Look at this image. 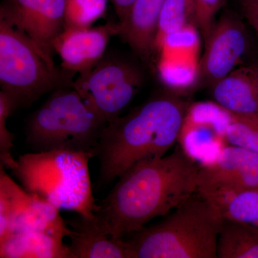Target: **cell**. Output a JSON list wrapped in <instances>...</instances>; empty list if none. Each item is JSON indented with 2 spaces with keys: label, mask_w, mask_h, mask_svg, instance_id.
I'll return each mask as SVG.
<instances>
[{
  "label": "cell",
  "mask_w": 258,
  "mask_h": 258,
  "mask_svg": "<svg viewBox=\"0 0 258 258\" xmlns=\"http://www.w3.org/2000/svg\"><path fill=\"white\" fill-rule=\"evenodd\" d=\"M201 166L179 146L168 155L140 161L118 178L88 220L102 233L123 238L195 195Z\"/></svg>",
  "instance_id": "6da1fadb"
},
{
  "label": "cell",
  "mask_w": 258,
  "mask_h": 258,
  "mask_svg": "<svg viewBox=\"0 0 258 258\" xmlns=\"http://www.w3.org/2000/svg\"><path fill=\"white\" fill-rule=\"evenodd\" d=\"M188 106L174 95L159 94L108 123L94 152L100 163L99 186L140 161L165 156L179 139Z\"/></svg>",
  "instance_id": "7a4b0ae2"
},
{
  "label": "cell",
  "mask_w": 258,
  "mask_h": 258,
  "mask_svg": "<svg viewBox=\"0 0 258 258\" xmlns=\"http://www.w3.org/2000/svg\"><path fill=\"white\" fill-rule=\"evenodd\" d=\"M222 217L197 191L161 221L123 237L132 258H217Z\"/></svg>",
  "instance_id": "3957f363"
},
{
  "label": "cell",
  "mask_w": 258,
  "mask_h": 258,
  "mask_svg": "<svg viewBox=\"0 0 258 258\" xmlns=\"http://www.w3.org/2000/svg\"><path fill=\"white\" fill-rule=\"evenodd\" d=\"M88 153L57 149L27 153L17 159L13 174L24 189L58 210L93 219L98 205L93 195Z\"/></svg>",
  "instance_id": "277c9868"
},
{
  "label": "cell",
  "mask_w": 258,
  "mask_h": 258,
  "mask_svg": "<svg viewBox=\"0 0 258 258\" xmlns=\"http://www.w3.org/2000/svg\"><path fill=\"white\" fill-rule=\"evenodd\" d=\"M106 125L74 88H59L28 118L26 142L32 152L64 149L94 157Z\"/></svg>",
  "instance_id": "5b68a950"
},
{
  "label": "cell",
  "mask_w": 258,
  "mask_h": 258,
  "mask_svg": "<svg viewBox=\"0 0 258 258\" xmlns=\"http://www.w3.org/2000/svg\"><path fill=\"white\" fill-rule=\"evenodd\" d=\"M76 74L57 67L26 35L0 18V86L18 109L59 88H73Z\"/></svg>",
  "instance_id": "8992f818"
},
{
  "label": "cell",
  "mask_w": 258,
  "mask_h": 258,
  "mask_svg": "<svg viewBox=\"0 0 258 258\" xmlns=\"http://www.w3.org/2000/svg\"><path fill=\"white\" fill-rule=\"evenodd\" d=\"M144 82L139 66L118 56L105 55L91 71L80 74L73 88L107 125L120 116Z\"/></svg>",
  "instance_id": "52a82bcc"
},
{
  "label": "cell",
  "mask_w": 258,
  "mask_h": 258,
  "mask_svg": "<svg viewBox=\"0 0 258 258\" xmlns=\"http://www.w3.org/2000/svg\"><path fill=\"white\" fill-rule=\"evenodd\" d=\"M66 0H3L0 18L32 40L47 60H53V42L64 29Z\"/></svg>",
  "instance_id": "ba28073f"
},
{
  "label": "cell",
  "mask_w": 258,
  "mask_h": 258,
  "mask_svg": "<svg viewBox=\"0 0 258 258\" xmlns=\"http://www.w3.org/2000/svg\"><path fill=\"white\" fill-rule=\"evenodd\" d=\"M205 44L199 81L212 87L240 63L249 48L248 34L240 19L225 13L215 22Z\"/></svg>",
  "instance_id": "9c48e42d"
},
{
  "label": "cell",
  "mask_w": 258,
  "mask_h": 258,
  "mask_svg": "<svg viewBox=\"0 0 258 258\" xmlns=\"http://www.w3.org/2000/svg\"><path fill=\"white\" fill-rule=\"evenodd\" d=\"M258 188V153L229 145L222 148L212 162L202 165L199 192L220 189Z\"/></svg>",
  "instance_id": "30bf717a"
},
{
  "label": "cell",
  "mask_w": 258,
  "mask_h": 258,
  "mask_svg": "<svg viewBox=\"0 0 258 258\" xmlns=\"http://www.w3.org/2000/svg\"><path fill=\"white\" fill-rule=\"evenodd\" d=\"M117 35V23L89 28H64L53 42L64 69L83 74L92 70L106 53L110 38Z\"/></svg>",
  "instance_id": "8fae6325"
},
{
  "label": "cell",
  "mask_w": 258,
  "mask_h": 258,
  "mask_svg": "<svg viewBox=\"0 0 258 258\" xmlns=\"http://www.w3.org/2000/svg\"><path fill=\"white\" fill-rule=\"evenodd\" d=\"M164 0H135L123 20L117 23V35L142 60L149 61L157 50L159 20Z\"/></svg>",
  "instance_id": "7c38bea8"
},
{
  "label": "cell",
  "mask_w": 258,
  "mask_h": 258,
  "mask_svg": "<svg viewBox=\"0 0 258 258\" xmlns=\"http://www.w3.org/2000/svg\"><path fill=\"white\" fill-rule=\"evenodd\" d=\"M212 88L215 103L231 113H258V62L234 70Z\"/></svg>",
  "instance_id": "4fadbf2b"
},
{
  "label": "cell",
  "mask_w": 258,
  "mask_h": 258,
  "mask_svg": "<svg viewBox=\"0 0 258 258\" xmlns=\"http://www.w3.org/2000/svg\"><path fill=\"white\" fill-rule=\"evenodd\" d=\"M71 226V258H132L124 240L113 239L95 228L88 219L67 222Z\"/></svg>",
  "instance_id": "5bb4252c"
},
{
  "label": "cell",
  "mask_w": 258,
  "mask_h": 258,
  "mask_svg": "<svg viewBox=\"0 0 258 258\" xmlns=\"http://www.w3.org/2000/svg\"><path fill=\"white\" fill-rule=\"evenodd\" d=\"M62 240L38 231H15L0 240V257L71 258Z\"/></svg>",
  "instance_id": "9a60e30c"
},
{
  "label": "cell",
  "mask_w": 258,
  "mask_h": 258,
  "mask_svg": "<svg viewBox=\"0 0 258 258\" xmlns=\"http://www.w3.org/2000/svg\"><path fill=\"white\" fill-rule=\"evenodd\" d=\"M66 223L60 216V210L46 200L28 192L15 217L13 232L38 231L63 240L72 233Z\"/></svg>",
  "instance_id": "2e32d148"
},
{
  "label": "cell",
  "mask_w": 258,
  "mask_h": 258,
  "mask_svg": "<svg viewBox=\"0 0 258 258\" xmlns=\"http://www.w3.org/2000/svg\"><path fill=\"white\" fill-rule=\"evenodd\" d=\"M217 258H258V227L223 217Z\"/></svg>",
  "instance_id": "e0dca14e"
},
{
  "label": "cell",
  "mask_w": 258,
  "mask_h": 258,
  "mask_svg": "<svg viewBox=\"0 0 258 258\" xmlns=\"http://www.w3.org/2000/svg\"><path fill=\"white\" fill-rule=\"evenodd\" d=\"M200 194L216 205L222 217L258 227V188L214 190Z\"/></svg>",
  "instance_id": "ac0fdd59"
},
{
  "label": "cell",
  "mask_w": 258,
  "mask_h": 258,
  "mask_svg": "<svg viewBox=\"0 0 258 258\" xmlns=\"http://www.w3.org/2000/svg\"><path fill=\"white\" fill-rule=\"evenodd\" d=\"M199 67L198 57L161 54L158 71L165 86L181 91L192 87L199 81Z\"/></svg>",
  "instance_id": "d6986e66"
},
{
  "label": "cell",
  "mask_w": 258,
  "mask_h": 258,
  "mask_svg": "<svg viewBox=\"0 0 258 258\" xmlns=\"http://www.w3.org/2000/svg\"><path fill=\"white\" fill-rule=\"evenodd\" d=\"M28 191L20 187L7 174L1 165L0 170V240L13 232L15 217Z\"/></svg>",
  "instance_id": "ffe728a7"
},
{
  "label": "cell",
  "mask_w": 258,
  "mask_h": 258,
  "mask_svg": "<svg viewBox=\"0 0 258 258\" xmlns=\"http://www.w3.org/2000/svg\"><path fill=\"white\" fill-rule=\"evenodd\" d=\"M188 25L196 26L194 0H164L159 20L157 50L166 35Z\"/></svg>",
  "instance_id": "44dd1931"
},
{
  "label": "cell",
  "mask_w": 258,
  "mask_h": 258,
  "mask_svg": "<svg viewBox=\"0 0 258 258\" xmlns=\"http://www.w3.org/2000/svg\"><path fill=\"white\" fill-rule=\"evenodd\" d=\"M108 0H66L64 28H89L106 13Z\"/></svg>",
  "instance_id": "7402d4cb"
},
{
  "label": "cell",
  "mask_w": 258,
  "mask_h": 258,
  "mask_svg": "<svg viewBox=\"0 0 258 258\" xmlns=\"http://www.w3.org/2000/svg\"><path fill=\"white\" fill-rule=\"evenodd\" d=\"M229 145L258 153V113L233 114L225 133Z\"/></svg>",
  "instance_id": "603a6c76"
},
{
  "label": "cell",
  "mask_w": 258,
  "mask_h": 258,
  "mask_svg": "<svg viewBox=\"0 0 258 258\" xmlns=\"http://www.w3.org/2000/svg\"><path fill=\"white\" fill-rule=\"evenodd\" d=\"M200 37L195 25L184 28L166 35L158 46L161 54L196 56L198 57Z\"/></svg>",
  "instance_id": "cb8c5ba5"
},
{
  "label": "cell",
  "mask_w": 258,
  "mask_h": 258,
  "mask_svg": "<svg viewBox=\"0 0 258 258\" xmlns=\"http://www.w3.org/2000/svg\"><path fill=\"white\" fill-rule=\"evenodd\" d=\"M18 109L14 99L4 91H0V161L1 165L10 170L16 166L17 160L12 154L15 136L7 127V121Z\"/></svg>",
  "instance_id": "d4e9b609"
},
{
  "label": "cell",
  "mask_w": 258,
  "mask_h": 258,
  "mask_svg": "<svg viewBox=\"0 0 258 258\" xmlns=\"http://www.w3.org/2000/svg\"><path fill=\"white\" fill-rule=\"evenodd\" d=\"M226 0H194L195 22L199 31L206 40L215 23V17L225 5Z\"/></svg>",
  "instance_id": "484cf974"
},
{
  "label": "cell",
  "mask_w": 258,
  "mask_h": 258,
  "mask_svg": "<svg viewBox=\"0 0 258 258\" xmlns=\"http://www.w3.org/2000/svg\"><path fill=\"white\" fill-rule=\"evenodd\" d=\"M242 13L258 35V0H241Z\"/></svg>",
  "instance_id": "4316f807"
},
{
  "label": "cell",
  "mask_w": 258,
  "mask_h": 258,
  "mask_svg": "<svg viewBox=\"0 0 258 258\" xmlns=\"http://www.w3.org/2000/svg\"><path fill=\"white\" fill-rule=\"evenodd\" d=\"M114 7L118 21L123 20L135 0H110Z\"/></svg>",
  "instance_id": "83f0119b"
}]
</instances>
